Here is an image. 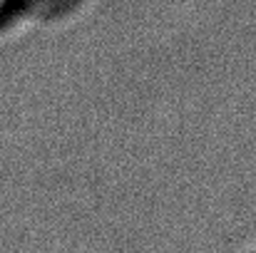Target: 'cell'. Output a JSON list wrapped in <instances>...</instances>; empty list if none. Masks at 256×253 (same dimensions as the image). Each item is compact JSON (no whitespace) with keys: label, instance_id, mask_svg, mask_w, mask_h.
<instances>
[{"label":"cell","instance_id":"cell-1","mask_svg":"<svg viewBox=\"0 0 256 253\" xmlns=\"http://www.w3.org/2000/svg\"><path fill=\"white\" fill-rule=\"evenodd\" d=\"M18 12H25V0H0V30H2Z\"/></svg>","mask_w":256,"mask_h":253}]
</instances>
